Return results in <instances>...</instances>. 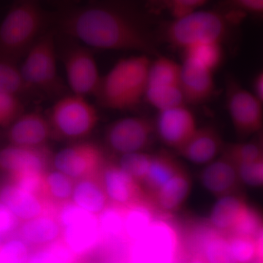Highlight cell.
<instances>
[{
    "mask_svg": "<svg viewBox=\"0 0 263 263\" xmlns=\"http://www.w3.org/2000/svg\"><path fill=\"white\" fill-rule=\"evenodd\" d=\"M66 35L88 47L159 56L143 13L124 0H103L66 11L59 19Z\"/></svg>",
    "mask_w": 263,
    "mask_h": 263,
    "instance_id": "1",
    "label": "cell"
},
{
    "mask_svg": "<svg viewBox=\"0 0 263 263\" xmlns=\"http://www.w3.org/2000/svg\"><path fill=\"white\" fill-rule=\"evenodd\" d=\"M247 15L220 7L198 10L162 24L161 37L172 47L183 50L197 43L222 42Z\"/></svg>",
    "mask_w": 263,
    "mask_h": 263,
    "instance_id": "2",
    "label": "cell"
},
{
    "mask_svg": "<svg viewBox=\"0 0 263 263\" xmlns=\"http://www.w3.org/2000/svg\"><path fill=\"white\" fill-rule=\"evenodd\" d=\"M148 58L139 54L119 60L102 77L95 95L99 103L116 110H129L139 105L148 85Z\"/></svg>",
    "mask_w": 263,
    "mask_h": 263,
    "instance_id": "3",
    "label": "cell"
},
{
    "mask_svg": "<svg viewBox=\"0 0 263 263\" xmlns=\"http://www.w3.org/2000/svg\"><path fill=\"white\" fill-rule=\"evenodd\" d=\"M48 17L37 0H19L0 24V60L17 63L46 32Z\"/></svg>",
    "mask_w": 263,
    "mask_h": 263,
    "instance_id": "4",
    "label": "cell"
},
{
    "mask_svg": "<svg viewBox=\"0 0 263 263\" xmlns=\"http://www.w3.org/2000/svg\"><path fill=\"white\" fill-rule=\"evenodd\" d=\"M170 215L157 217L141 238L132 242L131 263H178L179 229Z\"/></svg>",
    "mask_w": 263,
    "mask_h": 263,
    "instance_id": "5",
    "label": "cell"
},
{
    "mask_svg": "<svg viewBox=\"0 0 263 263\" xmlns=\"http://www.w3.org/2000/svg\"><path fill=\"white\" fill-rule=\"evenodd\" d=\"M53 135L72 141L84 139L99 122L98 110L85 97L71 94L57 100L49 119Z\"/></svg>",
    "mask_w": 263,
    "mask_h": 263,
    "instance_id": "6",
    "label": "cell"
},
{
    "mask_svg": "<svg viewBox=\"0 0 263 263\" xmlns=\"http://www.w3.org/2000/svg\"><path fill=\"white\" fill-rule=\"evenodd\" d=\"M54 34L46 32L26 53L21 72L28 89L53 91L59 89Z\"/></svg>",
    "mask_w": 263,
    "mask_h": 263,
    "instance_id": "7",
    "label": "cell"
},
{
    "mask_svg": "<svg viewBox=\"0 0 263 263\" xmlns=\"http://www.w3.org/2000/svg\"><path fill=\"white\" fill-rule=\"evenodd\" d=\"M64 243L75 254L88 253L98 246L101 235L98 216L70 202L57 210Z\"/></svg>",
    "mask_w": 263,
    "mask_h": 263,
    "instance_id": "8",
    "label": "cell"
},
{
    "mask_svg": "<svg viewBox=\"0 0 263 263\" xmlns=\"http://www.w3.org/2000/svg\"><path fill=\"white\" fill-rule=\"evenodd\" d=\"M57 171L78 180L100 176L105 165L101 148L91 142H79L62 148L53 157Z\"/></svg>",
    "mask_w": 263,
    "mask_h": 263,
    "instance_id": "9",
    "label": "cell"
},
{
    "mask_svg": "<svg viewBox=\"0 0 263 263\" xmlns=\"http://www.w3.org/2000/svg\"><path fill=\"white\" fill-rule=\"evenodd\" d=\"M262 103L235 79H228L227 108L238 134L247 136L260 130L262 126Z\"/></svg>",
    "mask_w": 263,
    "mask_h": 263,
    "instance_id": "10",
    "label": "cell"
},
{
    "mask_svg": "<svg viewBox=\"0 0 263 263\" xmlns=\"http://www.w3.org/2000/svg\"><path fill=\"white\" fill-rule=\"evenodd\" d=\"M155 131V124L148 118H124L109 126L105 141L110 149L122 155L140 152L149 145Z\"/></svg>",
    "mask_w": 263,
    "mask_h": 263,
    "instance_id": "11",
    "label": "cell"
},
{
    "mask_svg": "<svg viewBox=\"0 0 263 263\" xmlns=\"http://www.w3.org/2000/svg\"><path fill=\"white\" fill-rule=\"evenodd\" d=\"M64 66L72 94L87 98L96 95L102 76L92 53L84 46H74L66 52Z\"/></svg>",
    "mask_w": 263,
    "mask_h": 263,
    "instance_id": "12",
    "label": "cell"
},
{
    "mask_svg": "<svg viewBox=\"0 0 263 263\" xmlns=\"http://www.w3.org/2000/svg\"><path fill=\"white\" fill-rule=\"evenodd\" d=\"M155 125L161 141L177 151L197 129L195 117L186 105L160 111Z\"/></svg>",
    "mask_w": 263,
    "mask_h": 263,
    "instance_id": "13",
    "label": "cell"
},
{
    "mask_svg": "<svg viewBox=\"0 0 263 263\" xmlns=\"http://www.w3.org/2000/svg\"><path fill=\"white\" fill-rule=\"evenodd\" d=\"M101 178L110 203L129 208L152 200L142 185L124 172L119 166L105 164Z\"/></svg>",
    "mask_w": 263,
    "mask_h": 263,
    "instance_id": "14",
    "label": "cell"
},
{
    "mask_svg": "<svg viewBox=\"0 0 263 263\" xmlns=\"http://www.w3.org/2000/svg\"><path fill=\"white\" fill-rule=\"evenodd\" d=\"M47 118L37 112L22 114L8 127V142L13 146L27 148L46 146L53 136Z\"/></svg>",
    "mask_w": 263,
    "mask_h": 263,
    "instance_id": "15",
    "label": "cell"
},
{
    "mask_svg": "<svg viewBox=\"0 0 263 263\" xmlns=\"http://www.w3.org/2000/svg\"><path fill=\"white\" fill-rule=\"evenodd\" d=\"M49 155L46 147L27 148L8 145L0 150V169L10 177L29 173H45Z\"/></svg>",
    "mask_w": 263,
    "mask_h": 263,
    "instance_id": "16",
    "label": "cell"
},
{
    "mask_svg": "<svg viewBox=\"0 0 263 263\" xmlns=\"http://www.w3.org/2000/svg\"><path fill=\"white\" fill-rule=\"evenodd\" d=\"M0 202L11 211L20 222L43 214H57L42 197L22 190L11 181L0 187Z\"/></svg>",
    "mask_w": 263,
    "mask_h": 263,
    "instance_id": "17",
    "label": "cell"
},
{
    "mask_svg": "<svg viewBox=\"0 0 263 263\" xmlns=\"http://www.w3.org/2000/svg\"><path fill=\"white\" fill-rule=\"evenodd\" d=\"M213 73L212 71L183 61L179 86L186 104L199 105L212 98L216 90Z\"/></svg>",
    "mask_w": 263,
    "mask_h": 263,
    "instance_id": "18",
    "label": "cell"
},
{
    "mask_svg": "<svg viewBox=\"0 0 263 263\" xmlns=\"http://www.w3.org/2000/svg\"><path fill=\"white\" fill-rule=\"evenodd\" d=\"M224 148L220 135L214 128H197L190 140L178 152L195 164L209 163Z\"/></svg>",
    "mask_w": 263,
    "mask_h": 263,
    "instance_id": "19",
    "label": "cell"
},
{
    "mask_svg": "<svg viewBox=\"0 0 263 263\" xmlns=\"http://www.w3.org/2000/svg\"><path fill=\"white\" fill-rule=\"evenodd\" d=\"M201 181L209 193L221 197L236 191L240 180L234 164L224 157L203 170Z\"/></svg>",
    "mask_w": 263,
    "mask_h": 263,
    "instance_id": "20",
    "label": "cell"
},
{
    "mask_svg": "<svg viewBox=\"0 0 263 263\" xmlns=\"http://www.w3.org/2000/svg\"><path fill=\"white\" fill-rule=\"evenodd\" d=\"M15 233L24 243L47 245L56 241L62 235V228L57 214H46L22 221Z\"/></svg>",
    "mask_w": 263,
    "mask_h": 263,
    "instance_id": "21",
    "label": "cell"
},
{
    "mask_svg": "<svg viewBox=\"0 0 263 263\" xmlns=\"http://www.w3.org/2000/svg\"><path fill=\"white\" fill-rule=\"evenodd\" d=\"M71 202L96 216L103 212L110 201L104 188L101 175L76 181Z\"/></svg>",
    "mask_w": 263,
    "mask_h": 263,
    "instance_id": "22",
    "label": "cell"
},
{
    "mask_svg": "<svg viewBox=\"0 0 263 263\" xmlns=\"http://www.w3.org/2000/svg\"><path fill=\"white\" fill-rule=\"evenodd\" d=\"M190 190L191 180L181 169L159 190L152 201L161 213L171 214L182 205L190 195Z\"/></svg>",
    "mask_w": 263,
    "mask_h": 263,
    "instance_id": "23",
    "label": "cell"
},
{
    "mask_svg": "<svg viewBox=\"0 0 263 263\" xmlns=\"http://www.w3.org/2000/svg\"><path fill=\"white\" fill-rule=\"evenodd\" d=\"M152 200L140 202L126 209L124 233L129 241L141 238L154 221L162 215Z\"/></svg>",
    "mask_w": 263,
    "mask_h": 263,
    "instance_id": "24",
    "label": "cell"
},
{
    "mask_svg": "<svg viewBox=\"0 0 263 263\" xmlns=\"http://www.w3.org/2000/svg\"><path fill=\"white\" fill-rule=\"evenodd\" d=\"M182 169L177 161L168 154L161 153L152 156L149 168L143 186L150 198H153L159 190L175 174Z\"/></svg>",
    "mask_w": 263,
    "mask_h": 263,
    "instance_id": "25",
    "label": "cell"
},
{
    "mask_svg": "<svg viewBox=\"0 0 263 263\" xmlns=\"http://www.w3.org/2000/svg\"><path fill=\"white\" fill-rule=\"evenodd\" d=\"M75 180L60 171H46L43 178L42 197L53 209L71 202Z\"/></svg>",
    "mask_w": 263,
    "mask_h": 263,
    "instance_id": "26",
    "label": "cell"
},
{
    "mask_svg": "<svg viewBox=\"0 0 263 263\" xmlns=\"http://www.w3.org/2000/svg\"><path fill=\"white\" fill-rule=\"evenodd\" d=\"M247 204L243 199L233 195L221 197L213 208L209 222L219 231H229Z\"/></svg>",
    "mask_w": 263,
    "mask_h": 263,
    "instance_id": "27",
    "label": "cell"
},
{
    "mask_svg": "<svg viewBox=\"0 0 263 263\" xmlns=\"http://www.w3.org/2000/svg\"><path fill=\"white\" fill-rule=\"evenodd\" d=\"M183 51V61L190 62L214 72L223 60L221 43H197L188 46Z\"/></svg>",
    "mask_w": 263,
    "mask_h": 263,
    "instance_id": "28",
    "label": "cell"
},
{
    "mask_svg": "<svg viewBox=\"0 0 263 263\" xmlns=\"http://www.w3.org/2000/svg\"><path fill=\"white\" fill-rule=\"evenodd\" d=\"M144 98L159 111L186 105L179 84L148 86Z\"/></svg>",
    "mask_w": 263,
    "mask_h": 263,
    "instance_id": "29",
    "label": "cell"
},
{
    "mask_svg": "<svg viewBox=\"0 0 263 263\" xmlns=\"http://www.w3.org/2000/svg\"><path fill=\"white\" fill-rule=\"evenodd\" d=\"M181 65L171 59L159 55L151 62L148 75V86L179 84Z\"/></svg>",
    "mask_w": 263,
    "mask_h": 263,
    "instance_id": "30",
    "label": "cell"
},
{
    "mask_svg": "<svg viewBox=\"0 0 263 263\" xmlns=\"http://www.w3.org/2000/svg\"><path fill=\"white\" fill-rule=\"evenodd\" d=\"M126 209L127 208L110 203L99 214L98 224L101 238L126 236L124 233Z\"/></svg>",
    "mask_w": 263,
    "mask_h": 263,
    "instance_id": "31",
    "label": "cell"
},
{
    "mask_svg": "<svg viewBox=\"0 0 263 263\" xmlns=\"http://www.w3.org/2000/svg\"><path fill=\"white\" fill-rule=\"evenodd\" d=\"M228 232L230 234L255 239L262 232V217L260 213L247 205Z\"/></svg>",
    "mask_w": 263,
    "mask_h": 263,
    "instance_id": "32",
    "label": "cell"
},
{
    "mask_svg": "<svg viewBox=\"0 0 263 263\" xmlns=\"http://www.w3.org/2000/svg\"><path fill=\"white\" fill-rule=\"evenodd\" d=\"M186 231V243L188 249L195 257L203 256L204 248L211 238L219 233L209 221H196L192 223Z\"/></svg>",
    "mask_w": 263,
    "mask_h": 263,
    "instance_id": "33",
    "label": "cell"
},
{
    "mask_svg": "<svg viewBox=\"0 0 263 263\" xmlns=\"http://www.w3.org/2000/svg\"><path fill=\"white\" fill-rule=\"evenodd\" d=\"M17 63L0 60V91L18 96L28 89Z\"/></svg>",
    "mask_w": 263,
    "mask_h": 263,
    "instance_id": "34",
    "label": "cell"
},
{
    "mask_svg": "<svg viewBox=\"0 0 263 263\" xmlns=\"http://www.w3.org/2000/svg\"><path fill=\"white\" fill-rule=\"evenodd\" d=\"M152 159V155L142 152L126 154L121 157L119 167L142 185L149 168Z\"/></svg>",
    "mask_w": 263,
    "mask_h": 263,
    "instance_id": "35",
    "label": "cell"
},
{
    "mask_svg": "<svg viewBox=\"0 0 263 263\" xmlns=\"http://www.w3.org/2000/svg\"><path fill=\"white\" fill-rule=\"evenodd\" d=\"M219 232L207 242L203 256L207 263H238L230 250L228 239Z\"/></svg>",
    "mask_w": 263,
    "mask_h": 263,
    "instance_id": "36",
    "label": "cell"
},
{
    "mask_svg": "<svg viewBox=\"0 0 263 263\" xmlns=\"http://www.w3.org/2000/svg\"><path fill=\"white\" fill-rule=\"evenodd\" d=\"M224 152V157L235 166L263 160L262 146L258 143H235L227 146Z\"/></svg>",
    "mask_w": 263,
    "mask_h": 263,
    "instance_id": "37",
    "label": "cell"
},
{
    "mask_svg": "<svg viewBox=\"0 0 263 263\" xmlns=\"http://www.w3.org/2000/svg\"><path fill=\"white\" fill-rule=\"evenodd\" d=\"M227 239L232 254L238 263H249L257 257V246L254 238L230 234Z\"/></svg>",
    "mask_w": 263,
    "mask_h": 263,
    "instance_id": "38",
    "label": "cell"
},
{
    "mask_svg": "<svg viewBox=\"0 0 263 263\" xmlns=\"http://www.w3.org/2000/svg\"><path fill=\"white\" fill-rule=\"evenodd\" d=\"M23 114V105L16 95L0 91V128L9 127Z\"/></svg>",
    "mask_w": 263,
    "mask_h": 263,
    "instance_id": "39",
    "label": "cell"
},
{
    "mask_svg": "<svg viewBox=\"0 0 263 263\" xmlns=\"http://www.w3.org/2000/svg\"><path fill=\"white\" fill-rule=\"evenodd\" d=\"M28 249L19 238L8 239L0 245V263H27Z\"/></svg>",
    "mask_w": 263,
    "mask_h": 263,
    "instance_id": "40",
    "label": "cell"
},
{
    "mask_svg": "<svg viewBox=\"0 0 263 263\" xmlns=\"http://www.w3.org/2000/svg\"><path fill=\"white\" fill-rule=\"evenodd\" d=\"M240 181L251 186H260L263 183V160L235 166Z\"/></svg>",
    "mask_w": 263,
    "mask_h": 263,
    "instance_id": "41",
    "label": "cell"
},
{
    "mask_svg": "<svg viewBox=\"0 0 263 263\" xmlns=\"http://www.w3.org/2000/svg\"><path fill=\"white\" fill-rule=\"evenodd\" d=\"M209 0H166L165 8L173 18H179L200 10Z\"/></svg>",
    "mask_w": 263,
    "mask_h": 263,
    "instance_id": "42",
    "label": "cell"
},
{
    "mask_svg": "<svg viewBox=\"0 0 263 263\" xmlns=\"http://www.w3.org/2000/svg\"><path fill=\"white\" fill-rule=\"evenodd\" d=\"M221 7L245 15H261L263 13V0H223Z\"/></svg>",
    "mask_w": 263,
    "mask_h": 263,
    "instance_id": "43",
    "label": "cell"
},
{
    "mask_svg": "<svg viewBox=\"0 0 263 263\" xmlns=\"http://www.w3.org/2000/svg\"><path fill=\"white\" fill-rule=\"evenodd\" d=\"M20 223L11 211L0 202V237L8 240L9 236L16 232Z\"/></svg>",
    "mask_w": 263,
    "mask_h": 263,
    "instance_id": "44",
    "label": "cell"
},
{
    "mask_svg": "<svg viewBox=\"0 0 263 263\" xmlns=\"http://www.w3.org/2000/svg\"><path fill=\"white\" fill-rule=\"evenodd\" d=\"M27 263H59L54 255L52 254L49 249L40 251L33 254L30 258L28 259Z\"/></svg>",
    "mask_w": 263,
    "mask_h": 263,
    "instance_id": "45",
    "label": "cell"
},
{
    "mask_svg": "<svg viewBox=\"0 0 263 263\" xmlns=\"http://www.w3.org/2000/svg\"><path fill=\"white\" fill-rule=\"evenodd\" d=\"M252 94L256 97L259 101L263 103V73L262 72H259L254 76V80L252 81Z\"/></svg>",
    "mask_w": 263,
    "mask_h": 263,
    "instance_id": "46",
    "label": "cell"
},
{
    "mask_svg": "<svg viewBox=\"0 0 263 263\" xmlns=\"http://www.w3.org/2000/svg\"><path fill=\"white\" fill-rule=\"evenodd\" d=\"M147 3L152 9L157 10L165 8L166 0H147Z\"/></svg>",
    "mask_w": 263,
    "mask_h": 263,
    "instance_id": "47",
    "label": "cell"
},
{
    "mask_svg": "<svg viewBox=\"0 0 263 263\" xmlns=\"http://www.w3.org/2000/svg\"><path fill=\"white\" fill-rule=\"evenodd\" d=\"M190 263H207L206 261L202 259L201 257H195V259H193Z\"/></svg>",
    "mask_w": 263,
    "mask_h": 263,
    "instance_id": "48",
    "label": "cell"
},
{
    "mask_svg": "<svg viewBox=\"0 0 263 263\" xmlns=\"http://www.w3.org/2000/svg\"><path fill=\"white\" fill-rule=\"evenodd\" d=\"M249 263H262V258H260V257H256L255 258L252 259V260Z\"/></svg>",
    "mask_w": 263,
    "mask_h": 263,
    "instance_id": "49",
    "label": "cell"
}]
</instances>
